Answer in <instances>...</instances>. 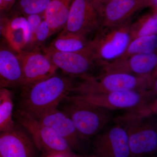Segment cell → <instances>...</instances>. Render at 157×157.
<instances>
[{
  "instance_id": "6da1fadb",
  "label": "cell",
  "mask_w": 157,
  "mask_h": 157,
  "mask_svg": "<svg viewBox=\"0 0 157 157\" xmlns=\"http://www.w3.org/2000/svg\"><path fill=\"white\" fill-rule=\"evenodd\" d=\"M75 84L72 78L55 74L23 88L20 109L38 117L58 108L70 94Z\"/></svg>"
},
{
  "instance_id": "7a4b0ae2",
  "label": "cell",
  "mask_w": 157,
  "mask_h": 157,
  "mask_svg": "<svg viewBox=\"0 0 157 157\" xmlns=\"http://www.w3.org/2000/svg\"><path fill=\"white\" fill-rule=\"evenodd\" d=\"M145 110L127 111L113 118L126 131L131 157H141L157 151V124Z\"/></svg>"
},
{
  "instance_id": "3957f363",
  "label": "cell",
  "mask_w": 157,
  "mask_h": 157,
  "mask_svg": "<svg viewBox=\"0 0 157 157\" xmlns=\"http://www.w3.org/2000/svg\"><path fill=\"white\" fill-rule=\"evenodd\" d=\"M70 94L92 95L119 91L151 90V76H136L121 72H107L96 77L81 79Z\"/></svg>"
},
{
  "instance_id": "277c9868",
  "label": "cell",
  "mask_w": 157,
  "mask_h": 157,
  "mask_svg": "<svg viewBox=\"0 0 157 157\" xmlns=\"http://www.w3.org/2000/svg\"><path fill=\"white\" fill-rule=\"evenodd\" d=\"M131 21L121 25L101 27L89 41L92 56L104 66L124 53L132 40Z\"/></svg>"
},
{
  "instance_id": "5b68a950",
  "label": "cell",
  "mask_w": 157,
  "mask_h": 157,
  "mask_svg": "<svg viewBox=\"0 0 157 157\" xmlns=\"http://www.w3.org/2000/svg\"><path fill=\"white\" fill-rule=\"evenodd\" d=\"M156 95L151 90L119 91L92 95L70 94L66 98L110 111L147 109Z\"/></svg>"
},
{
  "instance_id": "8992f818",
  "label": "cell",
  "mask_w": 157,
  "mask_h": 157,
  "mask_svg": "<svg viewBox=\"0 0 157 157\" xmlns=\"http://www.w3.org/2000/svg\"><path fill=\"white\" fill-rule=\"evenodd\" d=\"M14 116L20 125L30 135L39 151L45 156L60 155L75 157L76 154L67 141L53 129L20 109L16 111Z\"/></svg>"
},
{
  "instance_id": "52a82bcc",
  "label": "cell",
  "mask_w": 157,
  "mask_h": 157,
  "mask_svg": "<svg viewBox=\"0 0 157 157\" xmlns=\"http://www.w3.org/2000/svg\"><path fill=\"white\" fill-rule=\"evenodd\" d=\"M64 101L67 104L62 110L72 120L86 140L94 138L113 120L112 111L72 100Z\"/></svg>"
},
{
  "instance_id": "ba28073f",
  "label": "cell",
  "mask_w": 157,
  "mask_h": 157,
  "mask_svg": "<svg viewBox=\"0 0 157 157\" xmlns=\"http://www.w3.org/2000/svg\"><path fill=\"white\" fill-rule=\"evenodd\" d=\"M44 53L58 69L72 77L83 79L105 73L104 66L91 54L89 50L82 52L58 51L48 48Z\"/></svg>"
},
{
  "instance_id": "9c48e42d",
  "label": "cell",
  "mask_w": 157,
  "mask_h": 157,
  "mask_svg": "<svg viewBox=\"0 0 157 157\" xmlns=\"http://www.w3.org/2000/svg\"><path fill=\"white\" fill-rule=\"evenodd\" d=\"M102 26L95 4L91 0H73L66 26L62 32L84 37H92Z\"/></svg>"
},
{
  "instance_id": "30bf717a",
  "label": "cell",
  "mask_w": 157,
  "mask_h": 157,
  "mask_svg": "<svg viewBox=\"0 0 157 157\" xmlns=\"http://www.w3.org/2000/svg\"><path fill=\"white\" fill-rule=\"evenodd\" d=\"M90 155L95 157H131L124 128L114 122L99 133L93 138Z\"/></svg>"
},
{
  "instance_id": "8fae6325",
  "label": "cell",
  "mask_w": 157,
  "mask_h": 157,
  "mask_svg": "<svg viewBox=\"0 0 157 157\" xmlns=\"http://www.w3.org/2000/svg\"><path fill=\"white\" fill-rule=\"evenodd\" d=\"M94 3L102 26L113 27L131 21L137 11L151 6V0H106Z\"/></svg>"
},
{
  "instance_id": "7c38bea8",
  "label": "cell",
  "mask_w": 157,
  "mask_h": 157,
  "mask_svg": "<svg viewBox=\"0 0 157 157\" xmlns=\"http://www.w3.org/2000/svg\"><path fill=\"white\" fill-rule=\"evenodd\" d=\"M39 151L30 135L19 124L0 133L2 157H38Z\"/></svg>"
},
{
  "instance_id": "4fadbf2b",
  "label": "cell",
  "mask_w": 157,
  "mask_h": 157,
  "mask_svg": "<svg viewBox=\"0 0 157 157\" xmlns=\"http://www.w3.org/2000/svg\"><path fill=\"white\" fill-rule=\"evenodd\" d=\"M18 54L22 68L23 88L56 74L58 69L44 52L33 50Z\"/></svg>"
},
{
  "instance_id": "5bb4252c",
  "label": "cell",
  "mask_w": 157,
  "mask_h": 157,
  "mask_svg": "<svg viewBox=\"0 0 157 157\" xmlns=\"http://www.w3.org/2000/svg\"><path fill=\"white\" fill-rule=\"evenodd\" d=\"M36 118L53 129L67 141L73 150L83 152V144L86 140L78 133L72 120L63 110L55 108L44 113Z\"/></svg>"
},
{
  "instance_id": "9a60e30c",
  "label": "cell",
  "mask_w": 157,
  "mask_h": 157,
  "mask_svg": "<svg viewBox=\"0 0 157 157\" xmlns=\"http://www.w3.org/2000/svg\"><path fill=\"white\" fill-rule=\"evenodd\" d=\"M157 67V54H137L117 59L104 66L105 73L121 72L136 76H151Z\"/></svg>"
},
{
  "instance_id": "2e32d148",
  "label": "cell",
  "mask_w": 157,
  "mask_h": 157,
  "mask_svg": "<svg viewBox=\"0 0 157 157\" xmlns=\"http://www.w3.org/2000/svg\"><path fill=\"white\" fill-rule=\"evenodd\" d=\"M23 76L18 54L8 44L0 43V87L22 86Z\"/></svg>"
},
{
  "instance_id": "e0dca14e",
  "label": "cell",
  "mask_w": 157,
  "mask_h": 157,
  "mask_svg": "<svg viewBox=\"0 0 157 157\" xmlns=\"http://www.w3.org/2000/svg\"><path fill=\"white\" fill-rule=\"evenodd\" d=\"M4 38L9 47L17 53L30 46L33 35L26 17L16 16L8 19Z\"/></svg>"
},
{
  "instance_id": "ac0fdd59",
  "label": "cell",
  "mask_w": 157,
  "mask_h": 157,
  "mask_svg": "<svg viewBox=\"0 0 157 157\" xmlns=\"http://www.w3.org/2000/svg\"><path fill=\"white\" fill-rule=\"evenodd\" d=\"M73 0H51L45 12V20L48 23L52 34L63 29L69 16Z\"/></svg>"
},
{
  "instance_id": "d6986e66",
  "label": "cell",
  "mask_w": 157,
  "mask_h": 157,
  "mask_svg": "<svg viewBox=\"0 0 157 157\" xmlns=\"http://www.w3.org/2000/svg\"><path fill=\"white\" fill-rule=\"evenodd\" d=\"M89 41L84 37L61 32L48 48L63 52H84L89 51Z\"/></svg>"
},
{
  "instance_id": "ffe728a7",
  "label": "cell",
  "mask_w": 157,
  "mask_h": 157,
  "mask_svg": "<svg viewBox=\"0 0 157 157\" xmlns=\"http://www.w3.org/2000/svg\"><path fill=\"white\" fill-rule=\"evenodd\" d=\"M1 95L0 133L10 130L15 124L13 118L14 104L12 94L9 89L2 88Z\"/></svg>"
},
{
  "instance_id": "44dd1931",
  "label": "cell",
  "mask_w": 157,
  "mask_h": 157,
  "mask_svg": "<svg viewBox=\"0 0 157 157\" xmlns=\"http://www.w3.org/2000/svg\"><path fill=\"white\" fill-rule=\"evenodd\" d=\"M157 49V35L137 37L131 41L124 53L118 59H126L137 54L154 52Z\"/></svg>"
},
{
  "instance_id": "7402d4cb",
  "label": "cell",
  "mask_w": 157,
  "mask_h": 157,
  "mask_svg": "<svg viewBox=\"0 0 157 157\" xmlns=\"http://www.w3.org/2000/svg\"><path fill=\"white\" fill-rule=\"evenodd\" d=\"M132 40L143 36L157 35V11L140 18L131 27Z\"/></svg>"
},
{
  "instance_id": "603a6c76",
  "label": "cell",
  "mask_w": 157,
  "mask_h": 157,
  "mask_svg": "<svg viewBox=\"0 0 157 157\" xmlns=\"http://www.w3.org/2000/svg\"><path fill=\"white\" fill-rule=\"evenodd\" d=\"M51 35L52 34L48 23L45 20L42 21L33 36L30 46L42 45Z\"/></svg>"
},
{
  "instance_id": "cb8c5ba5",
  "label": "cell",
  "mask_w": 157,
  "mask_h": 157,
  "mask_svg": "<svg viewBox=\"0 0 157 157\" xmlns=\"http://www.w3.org/2000/svg\"><path fill=\"white\" fill-rule=\"evenodd\" d=\"M51 0H36L32 4L21 10L26 16L30 14H40L45 12L48 8Z\"/></svg>"
},
{
  "instance_id": "d4e9b609",
  "label": "cell",
  "mask_w": 157,
  "mask_h": 157,
  "mask_svg": "<svg viewBox=\"0 0 157 157\" xmlns=\"http://www.w3.org/2000/svg\"><path fill=\"white\" fill-rule=\"evenodd\" d=\"M26 18L30 27L33 36L42 21V17L40 14H33L28 15Z\"/></svg>"
},
{
  "instance_id": "484cf974",
  "label": "cell",
  "mask_w": 157,
  "mask_h": 157,
  "mask_svg": "<svg viewBox=\"0 0 157 157\" xmlns=\"http://www.w3.org/2000/svg\"><path fill=\"white\" fill-rule=\"evenodd\" d=\"M16 1V0H2V5L0 8V11H2L4 12L10 11L12 9Z\"/></svg>"
},
{
  "instance_id": "4316f807",
  "label": "cell",
  "mask_w": 157,
  "mask_h": 157,
  "mask_svg": "<svg viewBox=\"0 0 157 157\" xmlns=\"http://www.w3.org/2000/svg\"><path fill=\"white\" fill-rule=\"evenodd\" d=\"M151 90L157 95V72H153L151 76Z\"/></svg>"
},
{
  "instance_id": "83f0119b",
  "label": "cell",
  "mask_w": 157,
  "mask_h": 157,
  "mask_svg": "<svg viewBox=\"0 0 157 157\" xmlns=\"http://www.w3.org/2000/svg\"><path fill=\"white\" fill-rule=\"evenodd\" d=\"M148 109L151 114L157 115V98H155L149 105Z\"/></svg>"
},
{
  "instance_id": "f1b7e54d",
  "label": "cell",
  "mask_w": 157,
  "mask_h": 157,
  "mask_svg": "<svg viewBox=\"0 0 157 157\" xmlns=\"http://www.w3.org/2000/svg\"><path fill=\"white\" fill-rule=\"evenodd\" d=\"M36 0H20L18 7L21 10L27 8Z\"/></svg>"
},
{
  "instance_id": "f546056e",
  "label": "cell",
  "mask_w": 157,
  "mask_h": 157,
  "mask_svg": "<svg viewBox=\"0 0 157 157\" xmlns=\"http://www.w3.org/2000/svg\"><path fill=\"white\" fill-rule=\"evenodd\" d=\"M154 7L155 10L157 11V0H151V6Z\"/></svg>"
},
{
  "instance_id": "4dcf8cb0",
  "label": "cell",
  "mask_w": 157,
  "mask_h": 157,
  "mask_svg": "<svg viewBox=\"0 0 157 157\" xmlns=\"http://www.w3.org/2000/svg\"><path fill=\"white\" fill-rule=\"evenodd\" d=\"M75 157H95L90 154H76Z\"/></svg>"
},
{
  "instance_id": "1f68e13d",
  "label": "cell",
  "mask_w": 157,
  "mask_h": 157,
  "mask_svg": "<svg viewBox=\"0 0 157 157\" xmlns=\"http://www.w3.org/2000/svg\"><path fill=\"white\" fill-rule=\"evenodd\" d=\"M3 13H4L3 11H0V22H1V21L4 19V17H6L4 16V15H3Z\"/></svg>"
},
{
  "instance_id": "d6a6232c",
  "label": "cell",
  "mask_w": 157,
  "mask_h": 157,
  "mask_svg": "<svg viewBox=\"0 0 157 157\" xmlns=\"http://www.w3.org/2000/svg\"><path fill=\"white\" fill-rule=\"evenodd\" d=\"M45 157H65L60 155H51L45 156Z\"/></svg>"
},
{
  "instance_id": "836d02e7",
  "label": "cell",
  "mask_w": 157,
  "mask_h": 157,
  "mask_svg": "<svg viewBox=\"0 0 157 157\" xmlns=\"http://www.w3.org/2000/svg\"><path fill=\"white\" fill-rule=\"evenodd\" d=\"M94 3L101 2H104L106 0H91Z\"/></svg>"
},
{
  "instance_id": "e575fe53",
  "label": "cell",
  "mask_w": 157,
  "mask_h": 157,
  "mask_svg": "<svg viewBox=\"0 0 157 157\" xmlns=\"http://www.w3.org/2000/svg\"><path fill=\"white\" fill-rule=\"evenodd\" d=\"M2 88L0 87V106H1V102H2V98L1 95V89Z\"/></svg>"
},
{
  "instance_id": "d590c367",
  "label": "cell",
  "mask_w": 157,
  "mask_h": 157,
  "mask_svg": "<svg viewBox=\"0 0 157 157\" xmlns=\"http://www.w3.org/2000/svg\"><path fill=\"white\" fill-rule=\"evenodd\" d=\"M2 0H0V8H1V6H2Z\"/></svg>"
},
{
  "instance_id": "8d00e7d4",
  "label": "cell",
  "mask_w": 157,
  "mask_h": 157,
  "mask_svg": "<svg viewBox=\"0 0 157 157\" xmlns=\"http://www.w3.org/2000/svg\"><path fill=\"white\" fill-rule=\"evenodd\" d=\"M154 72H157V68H156Z\"/></svg>"
},
{
  "instance_id": "74e56055",
  "label": "cell",
  "mask_w": 157,
  "mask_h": 157,
  "mask_svg": "<svg viewBox=\"0 0 157 157\" xmlns=\"http://www.w3.org/2000/svg\"><path fill=\"white\" fill-rule=\"evenodd\" d=\"M156 132H157V127H156Z\"/></svg>"
},
{
  "instance_id": "f35d334b",
  "label": "cell",
  "mask_w": 157,
  "mask_h": 157,
  "mask_svg": "<svg viewBox=\"0 0 157 157\" xmlns=\"http://www.w3.org/2000/svg\"><path fill=\"white\" fill-rule=\"evenodd\" d=\"M155 157H157V155L156 156H155Z\"/></svg>"
},
{
  "instance_id": "ab89813d",
  "label": "cell",
  "mask_w": 157,
  "mask_h": 157,
  "mask_svg": "<svg viewBox=\"0 0 157 157\" xmlns=\"http://www.w3.org/2000/svg\"><path fill=\"white\" fill-rule=\"evenodd\" d=\"M0 157H1V155H0Z\"/></svg>"
}]
</instances>
